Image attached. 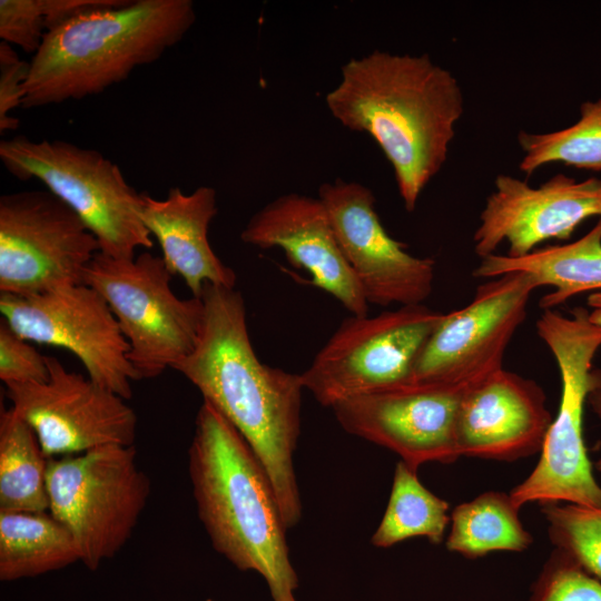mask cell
<instances>
[{
    "label": "cell",
    "instance_id": "cell-5",
    "mask_svg": "<svg viewBox=\"0 0 601 601\" xmlns=\"http://www.w3.org/2000/svg\"><path fill=\"white\" fill-rule=\"evenodd\" d=\"M536 331L559 368L560 404L536 465L509 493L519 509L529 503L599 508L601 483L583 439V412L592 361L601 347V325L590 319L589 308L575 307L569 315L545 309Z\"/></svg>",
    "mask_w": 601,
    "mask_h": 601
},
{
    "label": "cell",
    "instance_id": "cell-11",
    "mask_svg": "<svg viewBox=\"0 0 601 601\" xmlns=\"http://www.w3.org/2000/svg\"><path fill=\"white\" fill-rule=\"evenodd\" d=\"M536 288L522 272L482 283L469 305L443 314L415 362L412 384L469 390L503 368L505 349Z\"/></svg>",
    "mask_w": 601,
    "mask_h": 601
},
{
    "label": "cell",
    "instance_id": "cell-6",
    "mask_svg": "<svg viewBox=\"0 0 601 601\" xmlns=\"http://www.w3.org/2000/svg\"><path fill=\"white\" fill-rule=\"evenodd\" d=\"M0 160L16 178L37 179L67 204L97 238L100 253L131 259L139 247H152L140 216L142 193L99 151L20 135L0 142Z\"/></svg>",
    "mask_w": 601,
    "mask_h": 601
},
{
    "label": "cell",
    "instance_id": "cell-8",
    "mask_svg": "<svg viewBox=\"0 0 601 601\" xmlns=\"http://www.w3.org/2000/svg\"><path fill=\"white\" fill-rule=\"evenodd\" d=\"M161 256L149 252L131 259L98 253L82 284L97 290L129 344L128 358L138 380L174 368L194 348L204 317L201 296L178 297Z\"/></svg>",
    "mask_w": 601,
    "mask_h": 601
},
{
    "label": "cell",
    "instance_id": "cell-30",
    "mask_svg": "<svg viewBox=\"0 0 601 601\" xmlns=\"http://www.w3.org/2000/svg\"><path fill=\"white\" fill-rule=\"evenodd\" d=\"M29 68V62L22 60L11 45L0 42V132L19 126V119L10 112L21 107Z\"/></svg>",
    "mask_w": 601,
    "mask_h": 601
},
{
    "label": "cell",
    "instance_id": "cell-29",
    "mask_svg": "<svg viewBox=\"0 0 601 601\" xmlns=\"http://www.w3.org/2000/svg\"><path fill=\"white\" fill-rule=\"evenodd\" d=\"M48 377L46 356L18 336L1 318L0 380L10 383H41Z\"/></svg>",
    "mask_w": 601,
    "mask_h": 601
},
{
    "label": "cell",
    "instance_id": "cell-23",
    "mask_svg": "<svg viewBox=\"0 0 601 601\" xmlns=\"http://www.w3.org/2000/svg\"><path fill=\"white\" fill-rule=\"evenodd\" d=\"M48 461L33 430L11 407L0 415V511L46 512Z\"/></svg>",
    "mask_w": 601,
    "mask_h": 601
},
{
    "label": "cell",
    "instance_id": "cell-28",
    "mask_svg": "<svg viewBox=\"0 0 601 601\" xmlns=\"http://www.w3.org/2000/svg\"><path fill=\"white\" fill-rule=\"evenodd\" d=\"M47 32L43 0H1L0 38L35 55Z\"/></svg>",
    "mask_w": 601,
    "mask_h": 601
},
{
    "label": "cell",
    "instance_id": "cell-21",
    "mask_svg": "<svg viewBox=\"0 0 601 601\" xmlns=\"http://www.w3.org/2000/svg\"><path fill=\"white\" fill-rule=\"evenodd\" d=\"M80 561L68 529L46 512L0 511V580L14 581Z\"/></svg>",
    "mask_w": 601,
    "mask_h": 601
},
{
    "label": "cell",
    "instance_id": "cell-32",
    "mask_svg": "<svg viewBox=\"0 0 601 601\" xmlns=\"http://www.w3.org/2000/svg\"><path fill=\"white\" fill-rule=\"evenodd\" d=\"M587 304L590 307V319L601 325V292L590 294Z\"/></svg>",
    "mask_w": 601,
    "mask_h": 601
},
{
    "label": "cell",
    "instance_id": "cell-14",
    "mask_svg": "<svg viewBox=\"0 0 601 601\" xmlns=\"http://www.w3.org/2000/svg\"><path fill=\"white\" fill-rule=\"evenodd\" d=\"M342 253L368 304L418 305L433 289L435 262L413 256L392 238L375 210L371 189L336 179L319 187Z\"/></svg>",
    "mask_w": 601,
    "mask_h": 601
},
{
    "label": "cell",
    "instance_id": "cell-25",
    "mask_svg": "<svg viewBox=\"0 0 601 601\" xmlns=\"http://www.w3.org/2000/svg\"><path fill=\"white\" fill-rule=\"evenodd\" d=\"M518 141L523 151L519 168L528 176L553 162L601 171V99L581 104L580 118L570 127L545 134L520 131Z\"/></svg>",
    "mask_w": 601,
    "mask_h": 601
},
{
    "label": "cell",
    "instance_id": "cell-13",
    "mask_svg": "<svg viewBox=\"0 0 601 601\" xmlns=\"http://www.w3.org/2000/svg\"><path fill=\"white\" fill-rule=\"evenodd\" d=\"M48 377L41 383L6 385L11 408L36 433L47 459L75 455L106 445H134L137 415L127 400L67 371L46 356Z\"/></svg>",
    "mask_w": 601,
    "mask_h": 601
},
{
    "label": "cell",
    "instance_id": "cell-10",
    "mask_svg": "<svg viewBox=\"0 0 601 601\" xmlns=\"http://www.w3.org/2000/svg\"><path fill=\"white\" fill-rule=\"evenodd\" d=\"M100 252L79 216L49 190L0 197V293L30 296L82 284Z\"/></svg>",
    "mask_w": 601,
    "mask_h": 601
},
{
    "label": "cell",
    "instance_id": "cell-3",
    "mask_svg": "<svg viewBox=\"0 0 601 601\" xmlns=\"http://www.w3.org/2000/svg\"><path fill=\"white\" fill-rule=\"evenodd\" d=\"M188 472L214 549L238 570L260 574L273 601H296L298 578L270 480L242 434L206 401L196 416Z\"/></svg>",
    "mask_w": 601,
    "mask_h": 601
},
{
    "label": "cell",
    "instance_id": "cell-20",
    "mask_svg": "<svg viewBox=\"0 0 601 601\" xmlns=\"http://www.w3.org/2000/svg\"><path fill=\"white\" fill-rule=\"evenodd\" d=\"M512 272L530 275L538 288L553 287L540 299L543 311L554 309L582 293L601 292V217L575 242L538 247L516 258L494 253L481 258L472 275L491 279Z\"/></svg>",
    "mask_w": 601,
    "mask_h": 601
},
{
    "label": "cell",
    "instance_id": "cell-12",
    "mask_svg": "<svg viewBox=\"0 0 601 601\" xmlns=\"http://www.w3.org/2000/svg\"><path fill=\"white\" fill-rule=\"evenodd\" d=\"M2 319L21 338L62 347L88 376L125 400L139 381L129 344L101 295L86 284L63 285L30 296L0 295Z\"/></svg>",
    "mask_w": 601,
    "mask_h": 601
},
{
    "label": "cell",
    "instance_id": "cell-24",
    "mask_svg": "<svg viewBox=\"0 0 601 601\" xmlns=\"http://www.w3.org/2000/svg\"><path fill=\"white\" fill-rule=\"evenodd\" d=\"M449 503L425 487L417 470L396 463L388 502L371 538L374 546L386 549L412 538L443 542L451 514Z\"/></svg>",
    "mask_w": 601,
    "mask_h": 601
},
{
    "label": "cell",
    "instance_id": "cell-26",
    "mask_svg": "<svg viewBox=\"0 0 601 601\" xmlns=\"http://www.w3.org/2000/svg\"><path fill=\"white\" fill-rule=\"evenodd\" d=\"M541 513L554 549L601 581V506L551 503L542 505Z\"/></svg>",
    "mask_w": 601,
    "mask_h": 601
},
{
    "label": "cell",
    "instance_id": "cell-17",
    "mask_svg": "<svg viewBox=\"0 0 601 601\" xmlns=\"http://www.w3.org/2000/svg\"><path fill=\"white\" fill-rule=\"evenodd\" d=\"M552 415L543 388L501 368L469 388L460 404V456L513 462L541 452Z\"/></svg>",
    "mask_w": 601,
    "mask_h": 601
},
{
    "label": "cell",
    "instance_id": "cell-16",
    "mask_svg": "<svg viewBox=\"0 0 601 601\" xmlns=\"http://www.w3.org/2000/svg\"><path fill=\"white\" fill-rule=\"evenodd\" d=\"M591 217H601V178L577 180L556 174L539 187L500 174L480 214L473 240L477 256L509 244V257H522L546 240H566Z\"/></svg>",
    "mask_w": 601,
    "mask_h": 601
},
{
    "label": "cell",
    "instance_id": "cell-31",
    "mask_svg": "<svg viewBox=\"0 0 601 601\" xmlns=\"http://www.w3.org/2000/svg\"><path fill=\"white\" fill-rule=\"evenodd\" d=\"M587 404L601 418V368L593 367L590 372ZM594 466L598 472H601V456L597 460Z\"/></svg>",
    "mask_w": 601,
    "mask_h": 601
},
{
    "label": "cell",
    "instance_id": "cell-15",
    "mask_svg": "<svg viewBox=\"0 0 601 601\" xmlns=\"http://www.w3.org/2000/svg\"><path fill=\"white\" fill-rule=\"evenodd\" d=\"M467 390L410 384L361 395L332 407L344 431L401 457L413 469L460 459L456 421Z\"/></svg>",
    "mask_w": 601,
    "mask_h": 601
},
{
    "label": "cell",
    "instance_id": "cell-27",
    "mask_svg": "<svg viewBox=\"0 0 601 601\" xmlns=\"http://www.w3.org/2000/svg\"><path fill=\"white\" fill-rule=\"evenodd\" d=\"M526 601H601V581L554 549L531 585Z\"/></svg>",
    "mask_w": 601,
    "mask_h": 601
},
{
    "label": "cell",
    "instance_id": "cell-1",
    "mask_svg": "<svg viewBox=\"0 0 601 601\" xmlns=\"http://www.w3.org/2000/svg\"><path fill=\"white\" fill-rule=\"evenodd\" d=\"M204 317L193 351L174 370L242 434L266 471L287 529L302 518L294 469L300 435V374L263 363L248 334L246 307L234 288L205 284Z\"/></svg>",
    "mask_w": 601,
    "mask_h": 601
},
{
    "label": "cell",
    "instance_id": "cell-33",
    "mask_svg": "<svg viewBox=\"0 0 601 601\" xmlns=\"http://www.w3.org/2000/svg\"><path fill=\"white\" fill-rule=\"evenodd\" d=\"M206 601H213V600L208 599V600H206Z\"/></svg>",
    "mask_w": 601,
    "mask_h": 601
},
{
    "label": "cell",
    "instance_id": "cell-18",
    "mask_svg": "<svg viewBox=\"0 0 601 601\" xmlns=\"http://www.w3.org/2000/svg\"><path fill=\"white\" fill-rule=\"evenodd\" d=\"M240 239L264 249H283L292 265L312 275L311 284L331 294L352 315H367L368 303L318 198L295 193L276 198L255 213Z\"/></svg>",
    "mask_w": 601,
    "mask_h": 601
},
{
    "label": "cell",
    "instance_id": "cell-22",
    "mask_svg": "<svg viewBox=\"0 0 601 601\" xmlns=\"http://www.w3.org/2000/svg\"><path fill=\"white\" fill-rule=\"evenodd\" d=\"M520 509L510 493L486 491L457 504L452 513L445 548L466 559L493 552H523L533 536L520 519Z\"/></svg>",
    "mask_w": 601,
    "mask_h": 601
},
{
    "label": "cell",
    "instance_id": "cell-2",
    "mask_svg": "<svg viewBox=\"0 0 601 601\" xmlns=\"http://www.w3.org/2000/svg\"><path fill=\"white\" fill-rule=\"evenodd\" d=\"M333 117L374 138L393 167L407 211L446 161L464 96L454 75L428 55L386 51L352 58L325 97Z\"/></svg>",
    "mask_w": 601,
    "mask_h": 601
},
{
    "label": "cell",
    "instance_id": "cell-4",
    "mask_svg": "<svg viewBox=\"0 0 601 601\" xmlns=\"http://www.w3.org/2000/svg\"><path fill=\"white\" fill-rule=\"evenodd\" d=\"M190 0H120L46 32L29 62L21 107L79 100L157 61L195 23Z\"/></svg>",
    "mask_w": 601,
    "mask_h": 601
},
{
    "label": "cell",
    "instance_id": "cell-7",
    "mask_svg": "<svg viewBox=\"0 0 601 601\" xmlns=\"http://www.w3.org/2000/svg\"><path fill=\"white\" fill-rule=\"evenodd\" d=\"M50 514L72 535L82 562L95 571L130 539L150 495L135 446L106 445L49 459Z\"/></svg>",
    "mask_w": 601,
    "mask_h": 601
},
{
    "label": "cell",
    "instance_id": "cell-9",
    "mask_svg": "<svg viewBox=\"0 0 601 601\" xmlns=\"http://www.w3.org/2000/svg\"><path fill=\"white\" fill-rule=\"evenodd\" d=\"M443 314L424 304L375 316L352 315L300 374L304 388L325 407L412 384L415 362Z\"/></svg>",
    "mask_w": 601,
    "mask_h": 601
},
{
    "label": "cell",
    "instance_id": "cell-19",
    "mask_svg": "<svg viewBox=\"0 0 601 601\" xmlns=\"http://www.w3.org/2000/svg\"><path fill=\"white\" fill-rule=\"evenodd\" d=\"M217 211L216 190L208 186L190 194L173 187L164 199L142 193L141 220L157 239L167 269L185 280L193 296H201L205 284L236 285V273L219 259L208 240Z\"/></svg>",
    "mask_w": 601,
    "mask_h": 601
}]
</instances>
